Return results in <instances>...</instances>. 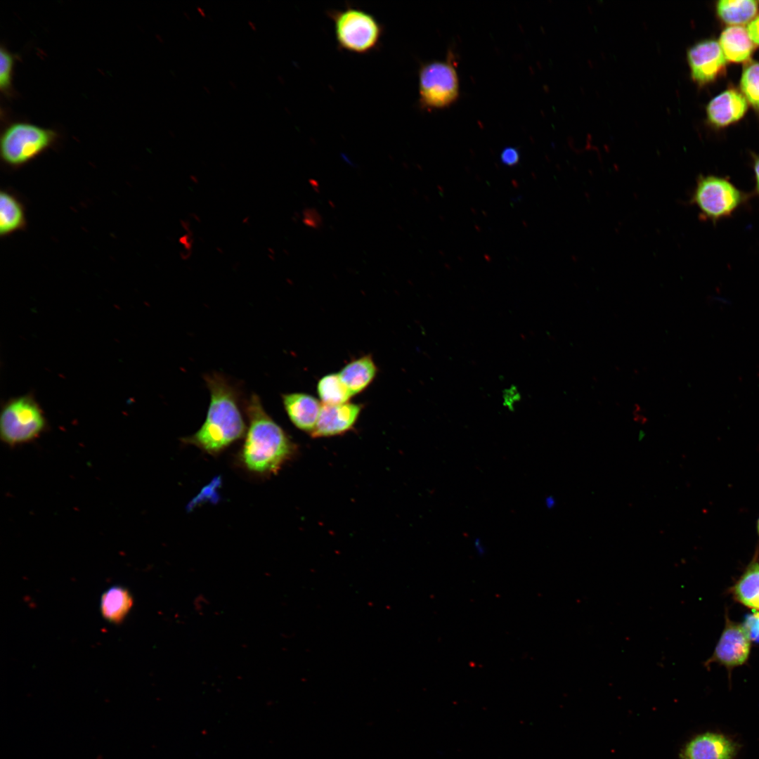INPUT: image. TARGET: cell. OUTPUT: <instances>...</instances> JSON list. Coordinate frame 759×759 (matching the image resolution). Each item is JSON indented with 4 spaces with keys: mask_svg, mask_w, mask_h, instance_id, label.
Segmentation results:
<instances>
[{
    "mask_svg": "<svg viewBox=\"0 0 759 759\" xmlns=\"http://www.w3.org/2000/svg\"><path fill=\"white\" fill-rule=\"evenodd\" d=\"M204 379L210 395L205 420L195 433L181 440L214 456L244 438L247 424L240 388L220 372L207 373Z\"/></svg>",
    "mask_w": 759,
    "mask_h": 759,
    "instance_id": "cell-1",
    "label": "cell"
},
{
    "mask_svg": "<svg viewBox=\"0 0 759 759\" xmlns=\"http://www.w3.org/2000/svg\"><path fill=\"white\" fill-rule=\"evenodd\" d=\"M248 424L238 462L246 471L266 476L277 472L291 458L294 447L283 429L265 410L259 396L244 401Z\"/></svg>",
    "mask_w": 759,
    "mask_h": 759,
    "instance_id": "cell-2",
    "label": "cell"
},
{
    "mask_svg": "<svg viewBox=\"0 0 759 759\" xmlns=\"http://www.w3.org/2000/svg\"><path fill=\"white\" fill-rule=\"evenodd\" d=\"M58 138L53 129L24 122L11 123L1 135V161L8 167L18 169L55 145Z\"/></svg>",
    "mask_w": 759,
    "mask_h": 759,
    "instance_id": "cell-3",
    "label": "cell"
},
{
    "mask_svg": "<svg viewBox=\"0 0 759 759\" xmlns=\"http://www.w3.org/2000/svg\"><path fill=\"white\" fill-rule=\"evenodd\" d=\"M334 25L338 46L344 51L366 54L379 45L383 26L371 13L351 6L327 12Z\"/></svg>",
    "mask_w": 759,
    "mask_h": 759,
    "instance_id": "cell-4",
    "label": "cell"
},
{
    "mask_svg": "<svg viewBox=\"0 0 759 759\" xmlns=\"http://www.w3.org/2000/svg\"><path fill=\"white\" fill-rule=\"evenodd\" d=\"M46 421L37 402L30 396L12 398L4 406L0 436L10 446L30 443L45 431Z\"/></svg>",
    "mask_w": 759,
    "mask_h": 759,
    "instance_id": "cell-5",
    "label": "cell"
},
{
    "mask_svg": "<svg viewBox=\"0 0 759 759\" xmlns=\"http://www.w3.org/2000/svg\"><path fill=\"white\" fill-rule=\"evenodd\" d=\"M747 200V194L725 178L701 175L691 197V203L703 218L715 222L731 216Z\"/></svg>",
    "mask_w": 759,
    "mask_h": 759,
    "instance_id": "cell-6",
    "label": "cell"
},
{
    "mask_svg": "<svg viewBox=\"0 0 759 759\" xmlns=\"http://www.w3.org/2000/svg\"><path fill=\"white\" fill-rule=\"evenodd\" d=\"M419 103L422 108H443L458 97L459 81L450 61H432L423 64L418 75Z\"/></svg>",
    "mask_w": 759,
    "mask_h": 759,
    "instance_id": "cell-7",
    "label": "cell"
},
{
    "mask_svg": "<svg viewBox=\"0 0 759 759\" xmlns=\"http://www.w3.org/2000/svg\"><path fill=\"white\" fill-rule=\"evenodd\" d=\"M687 60L691 78L699 86L715 82L726 72L727 61L718 41L712 39L701 40L690 46Z\"/></svg>",
    "mask_w": 759,
    "mask_h": 759,
    "instance_id": "cell-8",
    "label": "cell"
},
{
    "mask_svg": "<svg viewBox=\"0 0 759 759\" xmlns=\"http://www.w3.org/2000/svg\"><path fill=\"white\" fill-rule=\"evenodd\" d=\"M751 648V641L742 625L726 616L725 628L712 656L705 662L708 667L718 663L731 670L746 663Z\"/></svg>",
    "mask_w": 759,
    "mask_h": 759,
    "instance_id": "cell-9",
    "label": "cell"
},
{
    "mask_svg": "<svg viewBox=\"0 0 759 759\" xmlns=\"http://www.w3.org/2000/svg\"><path fill=\"white\" fill-rule=\"evenodd\" d=\"M360 404L347 402L337 405H323L313 437H327L342 434L351 429L361 411Z\"/></svg>",
    "mask_w": 759,
    "mask_h": 759,
    "instance_id": "cell-10",
    "label": "cell"
},
{
    "mask_svg": "<svg viewBox=\"0 0 759 759\" xmlns=\"http://www.w3.org/2000/svg\"><path fill=\"white\" fill-rule=\"evenodd\" d=\"M748 103L741 91L730 87L710 100L706 110L707 119L713 126H727L745 115Z\"/></svg>",
    "mask_w": 759,
    "mask_h": 759,
    "instance_id": "cell-11",
    "label": "cell"
},
{
    "mask_svg": "<svg viewBox=\"0 0 759 759\" xmlns=\"http://www.w3.org/2000/svg\"><path fill=\"white\" fill-rule=\"evenodd\" d=\"M737 750L735 743L717 733L707 732L689 741L682 749V759H732Z\"/></svg>",
    "mask_w": 759,
    "mask_h": 759,
    "instance_id": "cell-12",
    "label": "cell"
},
{
    "mask_svg": "<svg viewBox=\"0 0 759 759\" xmlns=\"http://www.w3.org/2000/svg\"><path fill=\"white\" fill-rule=\"evenodd\" d=\"M281 396L285 410L292 423L297 428L311 434L321 410L320 401L306 393H288Z\"/></svg>",
    "mask_w": 759,
    "mask_h": 759,
    "instance_id": "cell-13",
    "label": "cell"
},
{
    "mask_svg": "<svg viewBox=\"0 0 759 759\" xmlns=\"http://www.w3.org/2000/svg\"><path fill=\"white\" fill-rule=\"evenodd\" d=\"M718 43L727 61L736 63L750 61L756 46L742 26L725 28L720 34Z\"/></svg>",
    "mask_w": 759,
    "mask_h": 759,
    "instance_id": "cell-14",
    "label": "cell"
},
{
    "mask_svg": "<svg viewBox=\"0 0 759 759\" xmlns=\"http://www.w3.org/2000/svg\"><path fill=\"white\" fill-rule=\"evenodd\" d=\"M377 365L371 355H365L352 360L338 373L351 396L363 391L375 379Z\"/></svg>",
    "mask_w": 759,
    "mask_h": 759,
    "instance_id": "cell-15",
    "label": "cell"
},
{
    "mask_svg": "<svg viewBox=\"0 0 759 759\" xmlns=\"http://www.w3.org/2000/svg\"><path fill=\"white\" fill-rule=\"evenodd\" d=\"M27 225L25 207L21 199L9 190L0 192V236L7 237L24 231Z\"/></svg>",
    "mask_w": 759,
    "mask_h": 759,
    "instance_id": "cell-16",
    "label": "cell"
},
{
    "mask_svg": "<svg viewBox=\"0 0 759 759\" xmlns=\"http://www.w3.org/2000/svg\"><path fill=\"white\" fill-rule=\"evenodd\" d=\"M734 599L759 611V562L753 559L731 588Z\"/></svg>",
    "mask_w": 759,
    "mask_h": 759,
    "instance_id": "cell-17",
    "label": "cell"
},
{
    "mask_svg": "<svg viewBox=\"0 0 759 759\" xmlns=\"http://www.w3.org/2000/svg\"><path fill=\"white\" fill-rule=\"evenodd\" d=\"M759 1L753 0H720L715 11L720 20L730 26L749 23L758 15Z\"/></svg>",
    "mask_w": 759,
    "mask_h": 759,
    "instance_id": "cell-18",
    "label": "cell"
},
{
    "mask_svg": "<svg viewBox=\"0 0 759 759\" xmlns=\"http://www.w3.org/2000/svg\"><path fill=\"white\" fill-rule=\"evenodd\" d=\"M132 605L129 591L122 586H113L102 595L101 614L108 621L118 623L128 614Z\"/></svg>",
    "mask_w": 759,
    "mask_h": 759,
    "instance_id": "cell-19",
    "label": "cell"
},
{
    "mask_svg": "<svg viewBox=\"0 0 759 759\" xmlns=\"http://www.w3.org/2000/svg\"><path fill=\"white\" fill-rule=\"evenodd\" d=\"M317 393L324 405L345 403L352 397L339 375L335 373L326 375L319 379Z\"/></svg>",
    "mask_w": 759,
    "mask_h": 759,
    "instance_id": "cell-20",
    "label": "cell"
},
{
    "mask_svg": "<svg viewBox=\"0 0 759 759\" xmlns=\"http://www.w3.org/2000/svg\"><path fill=\"white\" fill-rule=\"evenodd\" d=\"M740 89L748 103L759 112V62L748 61L744 66Z\"/></svg>",
    "mask_w": 759,
    "mask_h": 759,
    "instance_id": "cell-21",
    "label": "cell"
},
{
    "mask_svg": "<svg viewBox=\"0 0 759 759\" xmlns=\"http://www.w3.org/2000/svg\"><path fill=\"white\" fill-rule=\"evenodd\" d=\"M15 56L4 46L0 49V90L6 96H12L13 70Z\"/></svg>",
    "mask_w": 759,
    "mask_h": 759,
    "instance_id": "cell-22",
    "label": "cell"
},
{
    "mask_svg": "<svg viewBox=\"0 0 759 759\" xmlns=\"http://www.w3.org/2000/svg\"><path fill=\"white\" fill-rule=\"evenodd\" d=\"M741 625L749 640L759 643V611L747 614Z\"/></svg>",
    "mask_w": 759,
    "mask_h": 759,
    "instance_id": "cell-23",
    "label": "cell"
},
{
    "mask_svg": "<svg viewBox=\"0 0 759 759\" xmlns=\"http://www.w3.org/2000/svg\"><path fill=\"white\" fill-rule=\"evenodd\" d=\"M502 405L510 411H513L515 406L521 401V394L517 386L512 384L502 391Z\"/></svg>",
    "mask_w": 759,
    "mask_h": 759,
    "instance_id": "cell-24",
    "label": "cell"
},
{
    "mask_svg": "<svg viewBox=\"0 0 759 759\" xmlns=\"http://www.w3.org/2000/svg\"><path fill=\"white\" fill-rule=\"evenodd\" d=\"M519 153L513 147L505 148L500 154L501 162L508 167H513L519 161Z\"/></svg>",
    "mask_w": 759,
    "mask_h": 759,
    "instance_id": "cell-25",
    "label": "cell"
},
{
    "mask_svg": "<svg viewBox=\"0 0 759 759\" xmlns=\"http://www.w3.org/2000/svg\"><path fill=\"white\" fill-rule=\"evenodd\" d=\"M746 30L752 41L759 45V15L748 24Z\"/></svg>",
    "mask_w": 759,
    "mask_h": 759,
    "instance_id": "cell-26",
    "label": "cell"
},
{
    "mask_svg": "<svg viewBox=\"0 0 759 759\" xmlns=\"http://www.w3.org/2000/svg\"><path fill=\"white\" fill-rule=\"evenodd\" d=\"M753 171L755 181V191L759 195V155L754 157Z\"/></svg>",
    "mask_w": 759,
    "mask_h": 759,
    "instance_id": "cell-27",
    "label": "cell"
},
{
    "mask_svg": "<svg viewBox=\"0 0 759 759\" xmlns=\"http://www.w3.org/2000/svg\"><path fill=\"white\" fill-rule=\"evenodd\" d=\"M197 10H198V11H199L200 12V13H201V14H202V15H203L204 17L205 16V13H204V11H203V10H202V9H201V8H200V7H197Z\"/></svg>",
    "mask_w": 759,
    "mask_h": 759,
    "instance_id": "cell-28",
    "label": "cell"
},
{
    "mask_svg": "<svg viewBox=\"0 0 759 759\" xmlns=\"http://www.w3.org/2000/svg\"><path fill=\"white\" fill-rule=\"evenodd\" d=\"M249 25H251V26L253 27V29L255 30V27H254V24L252 25V22H249Z\"/></svg>",
    "mask_w": 759,
    "mask_h": 759,
    "instance_id": "cell-29",
    "label": "cell"
},
{
    "mask_svg": "<svg viewBox=\"0 0 759 759\" xmlns=\"http://www.w3.org/2000/svg\"><path fill=\"white\" fill-rule=\"evenodd\" d=\"M758 533H759V519H758Z\"/></svg>",
    "mask_w": 759,
    "mask_h": 759,
    "instance_id": "cell-30",
    "label": "cell"
}]
</instances>
